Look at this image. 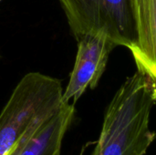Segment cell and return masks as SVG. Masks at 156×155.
<instances>
[{"instance_id": "cell-1", "label": "cell", "mask_w": 156, "mask_h": 155, "mask_svg": "<svg viewBox=\"0 0 156 155\" xmlns=\"http://www.w3.org/2000/svg\"><path fill=\"white\" fill-rule=\"evenodd\" d=\"M156 104V83L137 70L110 102L100 137L90 155H145L156 139L150 117Z\"/></svg>"}, {"instance_id": "cell-2", "label": "cell", "mask_w": 156, "mask_h": 155, "mask_svg": "<svg viewBox=\"0 0 156 155\" xmlns=\"http://www.w3.org/2000/svg\"><path fill=\"white\" fill-rule=\"evenodd\" d=\"M61 81L39 72L26 74L0 113V155H8L27 135L54 115L63 100Z\"/></svg>"}, {"instance_id": "cell-8", "label": "cell", "mask_w": 156, "mask_h": 155, "mask_svg": "<svg viewBox=\"0 0 156 155\" xmlns=\"http://www.w3.org/2000/svg\"><path fill=\"white\" fill-rule=\"evenodd\" d=\"M0 58H1V55H0Z\"/></svg>"}, {"instance_id": "cell-9", "label": "cell", "mask_w": 156, "mask_h": 155, "mask_svg": "<svg viewBox=\"0 0 156 155\" xmlns=\"http://www.w3.org/2000/svg\"><path fill=\"white\" fill-rule=\"evenodd\" d=\"M1 1H2V0H0V2H1Z\"/></svg>"}, {"instance_id": "cell-7", "label": "cell", "mask_w": 156, "mask_h": 155, "mask_svg": "<svg viewBox=\"0 0 156 155\" xmlns=\"http://www.w3.org/2000/svg\"><path fill=\"white\" fill-rule=\"evenodd\" d=\"M56 155H60V152H58V153Z\"/></svg>"}, {"instance_id": "cell-6", "label": "cell", "mask_w": 156, "mask_h": 155, "mask_svg": "<svg viewBox=\"0 0 156 155\" xmlns=\"http://www.w3.org/2000/svg\"><path fill=\"white\" fill-rule=\"evenodd\" d=\"M135 42L129 48L137 69L156 83V0H130Z\"/></svg>"}, {"instance_id": "cell-5", "label": "cell", "mask_w": 156, "mask_h": 155, "mask_svg": "<svg viewBox=\"0 0 156 155\" xmlns=\"http://www.w3.org/2000/svg\"><path fill=\"white\" fill-rule=\"evenodd\" d=\"M75 104L63 102L59 110L35 132L23 138L8 155H56L73 122Z\"/></svg>"}, {"instance_id": "cell-3", "label": "cell", "mask_w": 156, "mask_h": 155, "mask_svg": "<svg viewBox=\"0 0 156 155\" xmlns=\"http://www.w3.org/2000/svg\"><path fill=\"white\" fill-rule=\"evenodd\" d=\"M69 28L79 41L104 31L116 46L130 48L135 42V26L130 0H59Z\"/></svg>"}, {"instance_id": "cell-4", "label": "cell", "mask_w": 156, "mask_h": 155, "mask_svg": "<svg viewBox=\"0 0 156 155\" xmlns=\"http://www.w3.org/2000/svg\"><path fill=\"white\" fill-rule=\"evenodd\" d=\"M117 47L104 31L89 34L78 41V51L63 102L75 104L88 88L95 89L105 71L112 50Z\"/></svg>"}]
</instances>
